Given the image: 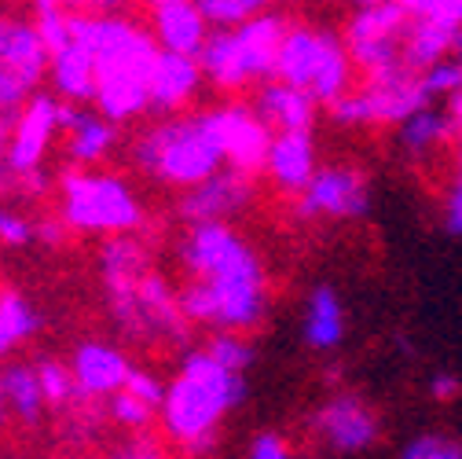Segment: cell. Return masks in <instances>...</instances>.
<instances>
[{
	"label": "cell",
	"mask_w": 462,
	"mask_h": 459,
	"mask_svg": "<svg viewBox=\"0 0 462 459\" xmlns=\"http://www.w3.org/2000/svg\"><path fill=\"white\" fill-rule=\"evenodd\" d=\"M177 258L191 272V283L180 291L191 323L213 331H254L264 323L272 302L264 261L224 220L191 224Z\"/></svg>",
	"instance_id": "6da1fadb"
},
{
	"label": "cell",
	"mask_w": 462,
	"mask_h": 459,
	"mask_svg": "<svg viewBox=\"0 0 462 459\" xmlns=\"http://www.w3.org/2000/svg\"><path fill=\"white\" fill-rule=\"evenodd\" d=\"M103 286L110 316L129 342H169L184 346L188 342V313L180 305V295L151 268V258L140 239L110 236L99 250Z\"/></svg>",
	"instance_id": "7a4b0ae2"
},
{
	"label": "cell",
	"mask_w": 462,
	"mask_h": 459,
	"mask_svg": "<svg viewBox=\"0 0 462 459\" xmlns=\"http://www.w3.org/2000/svg\"><path fill=\"white\" fill-rule=\"evenodd\" d=\"M70 37L96 60V110L110 122H133L151 110V74L162 55L158 37L122 15H70Z\"/></svg>",
	"instance_id": "3957f363"
},
{
	"label": "cell",
	"mask_w": 462,
	"mask_h": 459,
	"mask_svg": "<svg viewBox=\"0 0 462 459\" xmlns=\"http://www.w3.org/2000/svg\"><path fill=\"white\" fill-rule=\"evenodd\" d=\"M246 400L243 371L217 364L206 350L188 353L180 361V375L169 382L162 400V423L169 437L184 445L191 455L209 452L224 416Z\"/></svg>",
	"instance_id": "277c9868"
},
{
	"label": "cell",
	"mask_w": 462,
	"mask_h": 459,
	"mask_svg": "<svg viewBox=\"0 0 462 459\" xmlns=\"http://www.w3.org/2000/svg\"><path fill=\"white\" fill-rule=\"evenodd\" d=\"M133 162L147 177L172 188H195L227 165L206 110L188 114V118H169L147 129L133 144Z\"/></svg>",
	"instance_id": "5b68a950"
},
{
	"label": "cell",
	"mask_w": 462,
	"mask_h": 459,
	"mask_svg": "<svg viewBox=\"0 0 462 459\" xmlns=\"http://www.w3.org/2000/svg\"><path fill=\"white\" fill-rule=\"evenodd\" d=\"M353 52L345 37H334L316 26H291L282 37L279 60H275V78L291 81L316 96L319 103H334L353 89Z\"/></svg>",
	"instance_id": "8992f818"
},
{
	"label": "cell",
	"mask_w": 462,
	"mask_h": 459,
	"mask_svg": "<svg viewBox=\"0 0 462 459\" xmlns=\"http://www.w3.org/2000/svg\"><path fill=\"white\" fill-rule=\"evenodd\" d=\"M63 220L74 232L125 236L136 232L143 210L136 192L114 173H63Z\"/></svg>",
	"instance_id": "52a82bcc"
},
{
	"label": "cell",
	"mask_w": 462,
	"mask_h": 459,
	"mask_svg": "<svg viewBox=\"0 0 462 459\" xmlns=\"http://www.w3.org/2000/svg\"><path fill=\"white\" fill-rule=\"evenodd\" d=\"M430 103H433V96H430L422 74H415L408 63H403V67H393L385 74L367 78L360 89H349L327 110H330L334 126L356 129V126H400Z\"/></svg>",
	"instance_id": "ba28073f"
},
{
	"label": "cell",
	"mask_w": 462,
	"mask_h": 459,
	"mask_svg": "<svg viewBox=\"0 0 462 459\" xmlns=\"http://www.w3.org/2000/svg\"><path fill=\"white\" fill-rule=\"evenodd\" d=\"M51 70V52L44 48L37 23L0 15V103L19 110L37 96L41 78Z\"/></svg>",
	"instance_id": "9c48e42d"
},
{
	"label": "cell",
	"mask_w": 462,
	"mask_h": 459,
	"mask_svg": "<svg viewBox=\"0 0 462 459\" xmlns=\"http://www.w3.org/2000/svg\"><path fill=\"white\" fill-rule=\"evenodd\" d=\"M371 210V181L360 165H319L301 195H294L298 220H360Z\"/></svg>",
	"instance_id": "30bf717a"
},
{
	"label": "cell",
	"mask_w": 462,
	"mask_h": 459,
	"mask_svg": "<svg viewBox=\"0 0 462 459\" xmlns=\"http://www.w3.org/2000/svg\"><path fill=\"white\" fill-rule=\"evenodd\" d=\"M206 118L217 133V144L224 151V162L231 169H243V173H261L268 151H272V126L257 114V107H243V103H227L217 110H206Z\"/></svg>",
	"instance_id": "8fae6325"
},
{
	"label": "cell",
	"mask_w": 462,
	"mask_h": 459,
	"mask_svg": "<svg viewBox=\"0 0 462 459\" xmlns=\"http://www.w3.org/2000/svg\"><path fill=\"white\" fill-rule=\"evenodd\" d=\"M312 430L337 455H356V452H367L371 445H378L382 423H378V412L360 393H334L316 408Z\"/></svg>",
	"instance_id": "7c38bea8"
},
{
	"label": "cell",
	"mask_w": 462,
	"mask_h": 459,
	"mask_svg": "<svg viewBox=\"0 0 462 459\" xmlns=\"http://www.w3.org/2000/svg\"><path fill=\"white\" fill-rule=\"evenodd\" d=\"M60 99L55 96H30V103L19 110V122L12 129V140H8V165L23 177V192H26V177H33L41 169V158L55 136L60 126Z\"/></svg>",
	"instance_id": "4fadbf2b"
},
{
	"label": "cell",
	"mask_w": 462,
	"mask_h": 459,
	"mask_svg": "<svg viewBox=\"0 0 462 459\" xmlns=\"http://www.w3.org/2000/svg\"><path fill=\"white\" fill-rule=\"evenodd\" d=\"M254 202V177L243 173V169L224 165L220 173H213L209 181L188 188L180 195V217L188 224H202V220H224L236 217Z\"/></svg>",
	"instance_id": "5bb4252c"
},
{
	"label": "cell",
	"mask_w": 462,
	"mask_h": 459,
	"mask_svg": "<svg viewBox=\"0 0 462 459\" xmlns=\"http://www.w3.org/2000/svg\"><path fill=\"white\" fill-rule=\"evenodd\" d=\"M70 371H74L78 397L99 400V397H114L118 389H125L133 364L118 346H110V342H81L74 350Z\"/></svg>",
	"instance_id": "9a60e30c"
},
{
	"label": "cell",
	"mask_w": 462,
	"mask_h": 459,
	"mask_svg": "<svg viewBox=\"0 0 462 459\" xmlns=\"http://www.w3.org/2000/svg\"><path fill=\"white\" fill-rule=\"evenodd\" d=\"M60 126L67 129V155L78 165L103 162L114 151V144H118V122H110L99 110L92 114L70 99L60 107Z\"/></svg>",
	"instance_id": "2e32d148"
},
{
	"label": "cell",
	"mask_w": 462,
	"mask_h": 459,
	"mask_svg": "<svg viewBox=\"0 0 462 459\" xmlns=\"http://www.w3.org/2000/svg\"><path fill=\"white\" fill-rule=\"evenodd\" d=\"M316 140L312 133H275L264 173L272 177V184L286 195H301L309 188V181L316 177Z\"/></svg>",
	"instance_id": "e0dca14e"
},
{
	"label": "cell",
	"mask_w": 462,
	"mask_h": 459,
	"mask_svg": "<svg viewBox=\"0 0 462 459\" xmlns=\"http://www.w3.org/2000/svg\"><path fill=\"white\" fill-rule=\"evenodd\" d=\"M254 107L275 133H312L316 114H319L316 96H309L305 89H298L291 81H279V78L261 85Z\"/></svg>",
	"instance_id": "ac0fdd59"
},
{
	"label": "cell",
	"mask_w": 462,
	"mask_h": 459,
	"mask_svg": "<svg viewBox=\"0 0 462 459\" xmlns=\"http://www.w3.org/2000/svg\"><path fill=\"white\" fill-rule=\"evenodd\" d=\"M202 67L199 55H184V52H165L158 55L154 74H151V110L158 114H172L180 110L202 85Z\"/></svg>",
	"instance_id": "d6986e66"
},
{
	"label": "cell",
	"mask_w": 462,
	"mask_h": 459,
	"mask_svg": "<svg viewBox=\"0 0 462 459\" xmlns=\"http://www.w3.org/2000/svg\"><path fill=\"white\" fill-rule=\"evenodd\" d=\"M154 12V37L165 52L199 55L209 37V19L202 15L199 0H162Z\"/></svg>",
	"instance_id": "ffe728a7"
},
{
	"label": "cell",
	"mask_w": 462,
	"mask_h": 459,
	"mask_svg": "<svg viewBox=\"0 0 462 459\" xmlns=\"http://www.w3.org/2000/svg\"><path fill=\"white\" fill-rule=\"evenodd\" d=\"M236 30V44H239V55H243V67L250 74V81H264V78H275V60H279V48H282V37H286V19L279 15H254Z\"/></svg>",
	"instance_id": "44dd1931"
},
{
	"label": "cell",
	"mask_w": 462,
	"mask_h": 459,
	"mask_svg": "<svg viewBox=\"0 0 462 459\" xmlns=\"http://www.w3.org/2000/svg\"><path fill=\"white\" fill-rule=\"evenodd\" d=\"M345 302L330 283L312 286V295L305 298V320H301V338L305 346L316 353H330L345 342Z\"/></svg>",
	"instance_id": "7402d4cb"
},
{
	"label": "cell",
	"mask_w": 462,
	"mask_h": 459,
	"mask_svg": "<svg viewBox=\"0 0 462 459\" xmlns=\"http://www.w3.org/2000/svg\"><path fill=\"white\" fill-rule=\"evenodd\" d=\"M396 140H400V151L408 155V158H415V162L437 155L448 140H455L451 110H448V107L437 110L433 103L422 107V110H415L408 122H400V126H396Z\"/></svg>",
	"instance_id": "603a6c76"
},
{
	"label": "cell",
	"mask_w": 462,
	"mask_h": 459,
	"mask_svg": "<svg viewBox=\"0 0 462 459\" xmlns=\"http://www.w3.org/2000/svg\"><path fill=\"white\" fill-rule=\"evenodd\" d=\"M462 26L440 23V19H411L408 37H403V63H408L415 74H426L430 67H437L440 60L455 52Z\"/></svg>",
	"instance_id": "cb8c5ba5"
},
{
	"label": "cell",
	"mask_w": 462,
	"mask_h": 459,
	"mask_svg": "<svg viewBox=\"0 0 462 459\" xmlns=\"http://www.w3.org/2000/svg\"><path fill=\"white\" fill-rule=\"evenodd\" d=\"M51 85L70 103H96V60L81 41H70L51 55Z\"/></svg>",
	"instance_id": "d4e9b609"
},
{
	"label": "cell",
	"mask_w": 462,
	"mask_h": 459,
	"mask_svg": "<svg viewBox=\"0 0 462 459\" xmlns=\"http://www.w3.org/2000/svg\"><path fill=\"white\" fill-rule=\"evenodd\" d=\"M199 67L224 92H239L243 85H250V74L243 67V55H239V44H236V30H231V26H217L206 37V44L199 52Z\"/></svg>",
	"instance_id": "484cf974"
},
{
	"label": "cell",
	"mask_w": 462,
	"mask_h": 459,
	"mask_svg": "<svg viewBox=\"0 0 462 459\" xmlns=\"http://www.w3.org/2000/svg\"><path fill=\"white\" fill-rule=\"evenodd\" d=\"M0 400L5 408L23 419L26 426H33L44 412V393H41V379H37V364H5L0 368Z\"/></svg>",
	"instance_id": "4316f807"
},
{
	"label": "cell",
	"mask_w": 462,
	"mask_h": 459,
	"mask_svg": "<svg viewBox=\"0 0 462 459\" xmlns=\"http://www.w3.org/2000/svg\"><path fill=\"white\" fill-rule=\"evenodd\" d=\"M411 26V12L400 0H382V5L360 8L349 26H345V41H374V37H403Z\"/></svg>",
	"instance_id": "83f0119b"
},
{
	"label": "cell",
	"mask_w": 462,
	"mask_h": 459,
	"mask_svg": "<svg viewBox=\"0 0 462 459\" xmlns=\"http://www.w3.org/2000/svg\"><path fill=\"white\" fill-rule=\"evenodd\" d=\"M41 327L37 309L12 286L0 291V361H5L12 350H19L23 342H30Z\"/></svg>",
	"instance_id": "f1b7e54d"
},
{
	"label": "cell",
	"mask_w": 462,
	"mask_h": 459,
	"mask_svg": "<svg viewBox=\"0 0 462 459\" xmlns=\"http://www.w3.org/2000/svg\"><path fill=\"white\" fill-rule=\"evenodd\" d=\"M37 379H41V393H44V405L48 408H63L70 405V397H78V386H74V371L60 361H37Z\"/></svg>",
	"instance_id": "f546056e"
},
{
	"label": "cell",
	"mask_w": 462,
	"mask_h": 459,
	"mask_svg": "<svg viewBox=\"0 0 462 459\" xmlns=\"http://www.w3.org/2000/svg\"><path fill=\"white\" fill-rule=\"evenodd\" d=\"M206 353H209L217 364L231 368V371H246V368L254 364V346L243 338V331H217V334L209 338Z\"/></svg>",
	"instance_id": "4dcf8cb0"
},
{
	"label": "cell",
	"mask_w": 462,
	"mask_h": 459,
	"mask_svg": "<svg viewBox=\"0 0 462 459\" xmlns=\"http://www.w3.org/2000/svg\"><path fill=\"white\" fill-rule=\"evenodd\" d=\"M422 81H426L433 99H451L455 92H462V33L455 41V52L448 55V60H440L437 67H430L422 74Z\"/></svg>",
	"instance_id": "1f68e13d"
},
{
	"label": "cell",
	"mask_w": 462,
	"mask_h": 459,
	"mask_svg": "<svg viewBox=\"0 0 462 459\" xmlns=\"http://www.w3.org/2000/svg\"><path fill=\"white\" fill-rule=\"evenodd\" d=\"M272 0H199L202 15L209 19V26H239L254 15H261Z\"/></svg>",
	"instance_id": "d6a6232c"
},
{
	"label": "cell",
	"mask_w": 462,
	"mask_h": 459,
	"mask_svg": "<svg viewBox=\"0 0 462 459\" xmlns=\"http://www.w3.org/2000/svg\"><path fill=\"white\" fill-rule=\"evenodd\" d=\"M110 419L129 426V430H143L154 419V405H147V400L136 397L133 389H118L110 397Z\"/></svg>",
	"instance_id": "836d02e7"
},
{
	"label": "cell",
	"mask_w": 462,
	"mask_h": 459,
	"mask_svg": "<svg viewBox=\"0 0 462 459\" xmlns=\"http://www.w3.org/2000/svg\"><path fill=\"white\" fill-rule=\"evenodd\" d=\"M400 459H462V445L448 434H415L403 445Z\"/></svg>",
	"instance_id": "e575fe53"
},
{
	"label": "cell",
	"mask_w": 462,
	"mask_h": 459,
	"mask_svg": "<svg viewBox=\"0 0 462 459\" xmlns=\"http://www.w3.org/2000/svg\"><path fill=\"white\" fill-rule=\"evenodd\" d=\"M37 243V220L23 217L19 210L12 206H0V247H8V250H23Z\"/></svg>",
	"instance_id": "d590c367"
},
{
	"label": "cell",
	"mask_w": 462,
	"mask_h": 459,
	"mask_svg": "<svg viewBox=\"0 0 462 459\" xmlns=\"http://www.w3.org/2000/svg\"><path fill=\"white\" fill-rule=\"evenodd\" d=\"M440 224L448 236H462V165L458 162H455V173L440 195Z\"/></svg>",
	"instance_id": "8d00e7d4"
},
{
	"label": "cell",
	"mask_w": 462,
	"mask_h": 459,
	"mask_svg": "<svg viewBox=\"0 0 462 459\" xmlns=\"http://www.w3.org/2000/svg\"><path fill=\"white\" fill-rule=\"evenodd\" d=\"M37 33L44 41V48L55 55L60 48H67L74 37H70V15H63L60 8H51V12H37Z\"/></svg>",
	"instance_id": "74e56055"
},
{
	"label": "cell",
	"mask_w": 462,
	"mask_h": 459,
	"mask_svg": "<svg viewBox=\"0 0 462 459\" xmlns=\"http://www.w3.org/2000/svg\"><path fill=\"white\" fill-rule=\"evenodd\" d=\"M246 459H294V448H291V441H286V437L264 430V434H257V437L250 441Z\"/></svg>",
	"instance_id": "f35d334b"
},
{
	"label": "cell",
	"mask_w": 462,
	"mask_h": 459,
	"mask_svg": "<svg viewBox=\"0 0 462 459\" xmlns=\"http://www.w3.org/2000/svg\"><path fill=\"white\" fill-rule=\"evenodd\" d=\"M125 389H133L136 397H143L147 405L162 408V400H165V389H169V386H162V379H158V375H151V371H140V368H133V375H129Z\"/></svg>",
	"instance_id": "ab89813d"
},
{
	"label": "cell",
	"mask_w": 462,
	"mask_h": 459,
	"mask_svg": "<svg viewBox=\"0 0 462 459\" xmlns=\"http://www.w3.org/2000/svg\"><path fill=\"white\" fill-rule=\"evenodd\" d=\"M430 397L440 400V405H451V400L462 397V379H458L455 371H437V375L430 379Z\"/></svg>",
	"instance_id": "60d3db41"
},
{
	"label": "cell",
	"mask_w": 462,
	"mask_h": 459,
	"mask_svg": "<svg viewBox=\"0 0 462 459\" xmlns=\"http://www.w3.org/2000/svg\"><path fill=\"white\" fill-rule=\"evenodd\" d=\"M67 228H70V224H67L63 217H44V220H37V243H41V247H48V250L63 247Z\"/></svg>",
	"instance_id": "b9f144b4"
},
{
	"label": "cell",
	"mask_w": 462,
	"mask_h": 459,
	"mask_svg": "<svg viewBox=\"0 0 462 459\" xmlns=\"http://www.w3.org/2000/svg\"><path fill=\"white\" fill-rule=\"evenodd\" d=\"M419 19H440V23L462 26V0H426V12Z\"/></svg>",
	"instance_id": "7bdbcfd3"
},
{
	"label": "cell",
	"mask_w": 462,
	"mask_h": 459,
	"mask_svg": "<svg viewBox=\"0 0 462 459\" xmlns=\"http://www.w3.org/2000/svg\"><path fill=\"white\" fill-rule=\"evenodd\" d=\"M110 459H169V455L158 445H151V441H136V445H129L122 452H114Z\"/></svg>",
	"instance_id": "ee69618b"
},
{
	"label": "cell",
	"mask_w": 462,
	"mask_h": 459,
	"mask_svg": "<svg viewBox=\"0 0 462 459\" xmlns=\"http://www.w3.org/2000/svg\"><path fill=\"white\" fill-rule=\"evenodd\" d=\"M67 5H74L85 15H114V12L125 5V0H67Z\"/></svg>",
	"instance_id": "f6af8a7d"
},
{
	"label": "cell",
	"mask_w": 462,
	"mask_h": 459,
	"mask_svg": "<svg viewBox=\"0 0 462 459\" xmlns=\"http://www.w3.org/2000/svg\"><path fill=\"white\" fill-rule=\"evenodd\" d=\"M448 110H451V122H455V140H458V165H462V92H455L448 99Z\"/></svg>",
	"instance_id": "bcb514c9"
},
{
	"label": "cell",
	"mask_w": 462,
	"mask_h": 459,
	"mask_svg": "<svg viewBox=\"0 0 462 459\" xmlns=\"http://www.w3.org/2000/svg\"><path fill=\"white\" fill-rule=\"evenodd\" d=\"M30 5H33L37 12H51V8H60L63 0H30Z\"/></svg>",
	"instance_id": "7dc6e473"
},
{
	"label": "cell",
	"mask_w": 462,
	"mask_h": 459,
	"mask_svg": "<svg viewBox=\"0 0 462 459\" xmlns=\"http://www.w3.org/2000/svg\"><path fill=\"white\" fill-rule=\"evenodd\" d=\"M371 5H382V0H356V8H371Z\"/></svg>",
	"instance_id": "c3c4849f"
},
{
	"label": "cell",
	"mask_w": 462,
	"mask_h": 459,
	"mask_svg": "<svg viewBox=\"0 0 462 459\" xmlns=\"http://www.w3.org/2000/svg\"><path fill=\"white\" fill-rule=\"evenodd\" d=\"M147 5H151V8H154V5H162V0H147Z\"/></svg>",
	"instance_id": "681fc988"
},
{
	"label": "cell",
	"mask_w": 462,
	"mask_h": 459,
	"mask_svg": "<svg viewBox=\"0 0 462 459\" xmlns=\"http://www.w3.org/2000/svg\"><path fill=\"white\" fill-rule=\"evenodd\" d=\"M0 416H5V400H0Z\"/></svg>",
	"instance_id": "f907efd6"
}]
</instances>
